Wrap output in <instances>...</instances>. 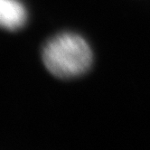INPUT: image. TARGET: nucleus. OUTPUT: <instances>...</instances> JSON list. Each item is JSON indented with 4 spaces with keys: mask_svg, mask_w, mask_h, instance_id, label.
Here are the masks:
<instances>
[{
    "mask_svg": "<svg viewBox=\"0 0 150 150\" xmlns=\"http://www.w3.org/2000/svg\"><path fill=\"white\" fill-rule=\"evenodd\" d=\"M92 52L83 37L62 33L50 39L42 48L45 66L53 76L71 79L86 72L92 63Z\"/></svg>",
    "mask_w": 150,
    "mask_h": 150,
    "instance_id": "1",
    "label": "nucleus"
},
{
    "mask_svg": "<svg viewBox=\"0 0 150 150\" xmlns=\"http://www.w3.org/2000/svg\"><path fill=\"white\" fill-rule=\"evenodd\" d=\"M27 20V10L20 0H0V27L16 31Z\"/></svg>",
    "mask_w": 150,
    "mask_h": 150,
    "instance_id": "2",
    "label": "nucleus"
}]
</instances>
